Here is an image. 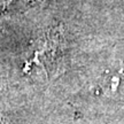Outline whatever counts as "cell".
<instances>
[{"instance_id":"6da1fadb","label":"cell","mask_w":124,"mask_h":124,"mask_svg":"<svg viewBox=\"0 0 124 124\" xmlns=\"http://www.w3.org/2000/svg\"><path fill=\"white\" fill-rule=\"evenodd\" d=\"M0 2H4V0H0Z\"/></svg>"}]
</instances>
